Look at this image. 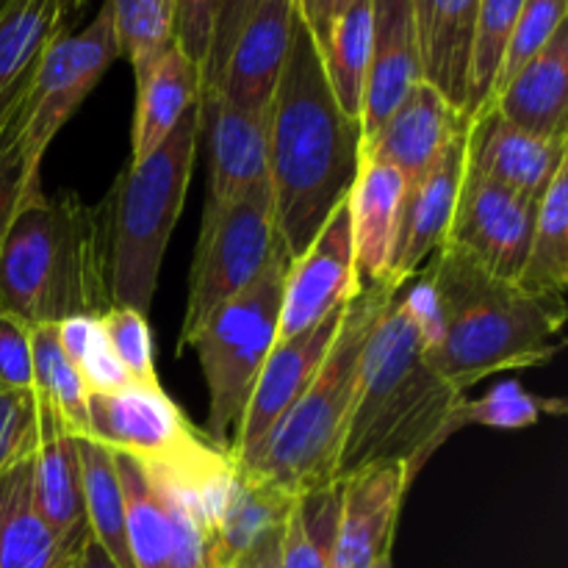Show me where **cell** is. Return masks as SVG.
Returning a JSON list of instances; mask_svg holds the SVG:
<instances>
[{
	"label": "cell",
	"mask_w": 568,
	"mask_h": 568,
	"mask_svg": "<svg viewBox=\"0 0 568 568\" xmlns=\"http://www.w3.org/2000/svg\"><path fill=\"white\" fill-rule=\"evenodd\" d=\"M568 164V136H536L510 125L497 109H483L466 131V170L541 203Z\"/></svg>",
	"instance_id": "5bb4252c"
},
{
	"label": "cell",
	"mask_w": 568,
	"mask_h": 568,
	"mask_svg": "<svg viewBox=\"0 0 568 568\" xmlns=\"http://www.w3.org/2000/svg\"><path fill=\"white\" fill-rule=\"evenodd\" d=\"M294 17V0H264L239 33L216 83L205 92L222 94L247 114H270L292 48Z\"/></svg>",
	"instance_id": "ac0fdd59"
},
{
	"label": "cell",
	"mask_w": 568,
	"mask_h": 568,
	"mask_svg": "<svg viewBox=\"0 0 568 568\" xmlns=\"http://www.w3.org/2000/svg\"><path fill=\"white\" fill-rule=\"evenodd\" d=\"M39 447V403L33 388L0 386V477L33 458Z\"/></svg>",
	"instance_id": "ab89813d"
},
{
	"label": "cell",
	"mask_w": 568,
	"mask_h": 568,
	"mask_svg": "<svg viewBox=\"0 0 568 568\" xmlns=\"http://www.w3.org/2000/svg\"><path fill=\"white\" fill-rule=\"evenodd\" d=\"M89 438L144 466L178 464L209 447L164 388L128 383L120 392L89 394Z\"/></svg>",
	"instance_id": "30bf717a"
},
{
	"label": "cell",
	"mask_w": 568,
	"mask_h": 568,
	"mask_svg": "<svg viewBox=\"0 0 568 568\" xmlns=\"http://www.w3.org/2000/svg\"><path fill=\"white\" fill-rule=\"evenodd\" d=\"M203 78L175 42L159 55L153 67L136 81V111H133L131 161H142L164 142L172 128L200 100Z\"/></svg>",
	"instance_id": "484cf974"
},
{
	"label": "cell",
	"mask_w": 568,
	"mask_h": 568,
	"mask_svg": "<svg viewBox=\"0 0 568 568\" xmlns=\"http://www.w3.org/2000/svg\"><path fill=\"white\" fill-rule=\"evenodd\" d=\"M294 499L297 497H288L253 471L239 469L236 460H233L231 486H227L225 505H222L220 521H216L220 568H231L266 532L286 525Z\"/></svg>",
	"instance_id": "83f0119b"
},
{
	"label": "cell",
	"mask_w": 568,
	"mask_h": 568,
	"mask_svg": "<svg viewBox=\"0 0 568 568\" xmlns=\"http://www.w3.org/2000/svg\"><path fill=\"white\" fill-rule=\"evenodd\" d=\"M333 568H375L392 555L399 510L410 488L405 464H372L342 477Z\"/></svg>",
	"instance_id": "4fadbf2b"
},
{
	"label": "cell",
	"mask_w": 568,
	"mask_h": 568,
	"mask_svg": "<svg viewBox=\"0 0 568 568\" xmlns=\"http://www.w3.org/2000/svg\"><path fill=\"white\" fill-rule=\"evenodd\" d=\"M22 120H26V111L11 122V128L0 139V247L20 205L42 194V186L28 175L26 159H22Z\"/></svg>",
	"instance_id": "60d3db41"
},
{
	"label": "cell",
	"mask_w": 568,
	"mask_h": 568,
	"mask_svg": "<svg viewBox=\"0 0 568 568\" xmlns=\"http://www.w3.org/2000/svg\"><path fill=\"white\" fill-rule=\"evenodd\" d=\"M39 403V399H37ZM75 433L61 414L39 403V447L33 453V505L70 552L81 555L92 538L83 505Z\"/></svg>",
	"instance_id": "44dd1931"
},
{
	"label": "cell",
	"mask_w": 568,
	"mask_h": 568,
	"mask_svg": "<svg viewBox=\"0 0 568 568\" xmlns=\"http://www.w3.org/2000/svg\"><path fill=\"white\" fill-rule=\"evenodd\" d=\"M519 283L536 297L566 303L568 288V164L555 175L538 203L530 250L521 266Z\"/></svg>",
	"instance_id": "f546056e"
},
{
	"label": "cell",
	"mask_w": 568,
	"mask_h": 568,
	"mask_svg": "<svg viewBox=\"0 0 568 568\" xmlns=\"http://www.w3.org/2000/svg\"><path fill=\"white\" fill-rule=\"evenodd\" d=\"M9 3H11V0H0V11H3Z\"/></svg>",
	"instance_id": "816d5d0a"
},
{
	"label": "cell",
	"mask_w": 568,
	"mask_h": 568,
	"mask_svg": "<svg viewBox=\"0 0 568 568\" xmlns=\"http://www.w3.org/2000/svg\"><path fill=\"white\" fill-rule=\"evenodd\" d=\"M436 305L427 358L458 392L499 372L544 366L564 349L568 308L483 270L471 255L442 244L425 266Z\"/></svg>",
	"instance_id": "3957f363"
},
{
	"label": "cell",
	"mask_w": 568,
	"mask_h": 568,
	"mask_svg": "<svg viewBox=\"0 0 568 568\" xmlns=\"http://www.w3.org/2000/svg\"><path fill=\"white\" fill-rule=\"evenodd\" d=\"M353 3L355 0H294V9H297L300 20L305 22V28H308L311 37H314L316 48H320V44L325 42L333 22H336Z\"/></svg>",
	"instance_id": "bcb514c9"
},
{
	"label": "cell",
	"mask_w": 568,
	"mask_h": 568,
	"mask_svg": "<svg viewBox=\"0 0 568 568\" xmlns=\"http://www.w3.org/2000/svg\"><path fill=\"white\" fill-rule=\"evenodd\" d=\"M408 281L377 316L361 353L336 483L372 464H405L414 483L436 455L438 430L464 399L427 358V331Z\"/></svg>",
	"instance_id": "7a4b0ae2"
},
{
	"label": "cell",
	"mask_w": 568,
	"mask_h": 568,
	"mask_svg": "<svg viewBox=\"0 0 568 568\" xmlns=\"http://www.w3.org/2000/svg\"><path fill=\"white\" fill-rule=\"evenodd\" d=\"M469 116L422 81L375 133L361 139V155L394 166L405 178V186H410L442 159L455 139L464 136Z\"/></svg>",
	"instance_id": "e0dca14e"
},
{
	"label": "cell",
	"mask_w": 568,
	"mask_h": 568,
	"mask_svg": "<svg viewBox=\"0 0 568 568\" xmlns=\"http://www.w3.org/2000/svg\"><path fill=\"white\" fill-rule=\"evenodd\" d=\"M75 369L78 375H81L83 386H87L89 394L120 392V388H125L128 383H131L128 381L125 369H122V364L116 361L114 349H111L109 342H105L100 325L94 327L92 338H89L87 349H83V355L78 358Z\"/></svg>",
	"instance_id": "f6af8a7d"
},
{
	"label": "cell",
	"mask_w": 568,
	"mask_h": 568,
	"mask_svg": "<svg viewBox=\"0 0 568 568\" xmlns=\"http://www.w3.org/2000/svg\"><path fill=\"white\" fill-rule=\"evenodd\" d=\"M536 216L538 203L464 170L444 244L464 250L491 275L516 283L530 250Z\"/></svg>",
	"instance_id": "8fae6325"
},
{
	"label": "cell",
	"mask_w": 568,
	"mask_h": 568,
	"mask_svg": "<svg viewBox=\"0 0 568 568\" xmlns=\"http://www.w3.org/2000/svg\"><path fill=\"white\" fill-rule=\"evenodd\" d=\"M544 410H555L564 414L566 405L560 399H541L536 394L525 392L516 381L499 383L494 386L486 397L480 399H460L447 416L436 436V449L455 436L464 427H499V430H521V427H532L541 419Z\"/></svg>",
	"instance_id": "d590c367"
},
{
	"label": "cell",
	"mask_w": 568,
	"mask_h": 568,
	"mask_svg": "<svg viewBox=\"0 0 568 568\" xmlns=\"http://www.w3.org/2000/svg\"><path fill=\"white\" fill-rule=\"evenodd\" d=\"M521 6H525V0H480V6H477L464 111L469 120L491 103Z\"/></svg>",
	"instance_id": "836d02e7"
},
{
	"label": "cell",
	"mask_w": 568,
	"mask_h": 568,
	"mask_svg": "<svg viewBox=\"0 0 568 568\" xmlns=\"http://www.w3.org/2000/svg\"><path fill=\"white\" fill-rule=\"evenodd\" d=\"M59 3H61V14H64V22H70V17L78 14L89 0H59Z\"/></svg>",
	"instance_id": "681fc988"
},
{
	"label": "cell",
	"mask_w": 568,
	"mask_h": 568,
	"mask_svg": "<svg viewBox=\"0 0 568 568\" xmlns=\"http://www.w3.org/2000/svg\"><path fill=\"white\" fill-rule=\"evenodd\" d=\"M566 9L568 0H525V6H521L519 11V20H516L514 37H510L508 53H505L503 70H499L494 94H497L499 89L527 64V61L536 59V55L547 48L549 39L566 26Z\"/></svg>",
	"instance_id": "f35d334b"
},
{
	"label": "cell",
	"mask_w": 568,
	"mask_h": 568,
	"mask_svg": "<svg viewBox=\"0 0 568 568\" xmlns=\"http://www.w3.org/2000/svg\"><path fill=\"white\" fill-rule=\"evenodd\" d=\"M78 555L61 544L33 505V460L0 477V568H72Z\"/></svg>",
	"instance_id": "4316f807"
},
{
	"label": "cell",
	"mask_w": 568,
	"mask_h": 568,
	"mask_svg": "<svg viewBox=\"0 0 568 568\" xmlns=\"http://www.w3.org/2000/svg\"><path fill=\"white\" fill-rule=\"evenodd\" d=\"M98 325L109 347L114 349L122 369H125L128 381L136 383V386H159L153 333H150L148 316L136 308H128V305H111L109 311L98 316Z\"/></svg>",
	"instance_id": "74e56055"
},
{
	"label": "cell",
	"mask_w": 568,
	"mask_h": 568,
	"mask_svg": "<svg viewBox=\"0 0 568 568\" xmlns=\"http://www.w3.org/2000/svg\"><path fill=\"white\" fill-rule=\"evenodd\" d=\"M72 568H120V566L114 564V558H111V555L105 552L94 538H89V541L83 544L81 555H78L75 566Z\"/></svg>",
	"instance_id": "c3c4849f"
},
{
	"label": "cell",
	"mask_w": 568,
	"mask_h": 568,
	"mask_svg": "<svg viewBox=\"0 0 568 568\" xmlns=\"http://www.w3.org/2000/svg\"><path fill=\"white\" fill-rule=\"evenodd\" d=\"M266 120L277 236L288 258H297L347 200L361 159V122L333 98L320 50L300 14Z\"/></svg>",
	"instance_id": "6da1fadb"
},
{
	"label": "cell",
	"mask_w": 568,
	"mask_h": 568,
	"mask_svg": "<svg viewBox=\"0 0 568 568\" xmlns=\"http://www.w3.org/2000/svg\"><path fill=\"white\" fill-rule=\"evenodd\" d=\"M288 264L283 250L247 292L211 311L178 347L197 353L209 386V442L227 455L250 392L277 344Z\"/></svg>",
	"instance_id": "52a82bcc"
},
{
	"label": "cell",
	"mask_w": 568,
	"mask_h": 568,
	"mask_svg": "<svg viewBox=\"0 0 568 568\" xmlns=\"http://www.w3.org/2000/svg\"><path fill=\"white\" fill-rule=\"evenodd\" d=\"M361 292L355 277L347 200L325 222L303 255L292 258L283 286L277 342L300 336L347 305Z\"/></svg>",
	"instance_id": "7c38bea8"
},
{
	"label": "cell",
	"mask_w": 568,
	"mask_h": 568,
	"mask_svg": "<svg viewBox=\"0 0 568 568\" xmlns=\"http://www.w3.org/2000/svg\"><path fill=\"white\" fill-rule=\"evenodd\" d=\"M344 314H347V305L333 311L327 320H322L311 331L286 338V342H277L272 347L270 358H266L264 369H261L258 381L250 392L242 422H239L231 447L233 460H242L244 455L253 453L264 442L266 433L281 422V416L292 408L294 399L308 388V383L320 372L322 361L331 353L333 342H336Z\"/></svg>",
	"instance_id": "9a60e30c"
},
{
	"label": "cell",
	"mask_w": 568,
	"mask_h": 568,
	"mask_svg": "<svg viewBox=\"0 0 568 568\" xmlns=\"http://www.w3.org/2000/svg\"><path fill=\"white\" fill-rule=\"evenodd\" d=\"M342 483L303 494L292 503L283 525L281 566L277 568H333Z\"/></svg>",
	"instance_id": "d6a6232c"
},
{
	"label": "cell",
	"mask_w": 568,
	"mask_h": 568,
	"mask_svg": "<svg viewBox=\"0 0 568 568\" xmlns=\"http://www.w3.org/2000/svg\"><path fill=\"white\" fill-rule=\"evenodd\" d=\"M375 568H394V564H392V555H388V558H383L381 564H377Z\"/></svg>",
	"instance_id": "f907efd6"
},
{
	"label": "cell",
	"mask_w": 568,
	"mask_h": 568,
	"mask_svg": "<svg viewBox=\"0 0 568 568\" xmlns=\"http://www.w3.org/2000/svg\"><path fill=\"white\" fill-rule=\"evenodd\" d=\"M422 81L425 72L414 0H372V59L361 109V139L375 133Z\"/></svg>",
	"instance_id": "d6986e66"
},
{
	"label": "cell",
	"mask_w": 568,
	"mask_h": 568,
	"mask_svg": "<svg viewBox=\"0 0 568 568\" xmlns=\"http://www.w3.org/2000/svg\"><path fill=\"white\" fill-rule=\"evenodd\" d=\"M31 364L39 403L59 410L78 438H89V392L64 349L59 347L55 327H33Z\"/></svg>",
	"instance_id": "e575fe53"
},
{
	"label": "cell",
	"mask_w": 568,
	"mask_h": 568,
	"mask_svg": "<svg viewBox=\"0 0 568 568\" xmlns=\"http://www.w3.org/2000/svg\"><path fill=\"white\" fill-rule=\"evenodd\" d=\"M510 125L536 136H568V28L527 61L497 94L491 105Z\"/></svg>",
	"instance_id": "603a6c76"
},
{
	"label": "cell",
	"mask_w": 568,
	"mask_h": 568,
	"mask_svg": "<svg viewBox=\"0 0 568 568\" xmlns=\"http://www.w3.org/2000/svg\"><path fill=\"white\" fill-rule=\"evenodd\" d=\"M122 497L125 532L133 568H178V544L170 514L153 480L139 460L114 453Z\"/></svg>",
	"instance_id": "f1b7e54d"
},
{
	"label": "cell",
	"mask_w": 568,
	"mask_h": 568,
	"mask_svg": "<svg viewBox=\"0 0 568 568\" xmlns=\"http://www.w3.org/2000/svg\"><path fill=\"white\" fill-rule=\"evenodd\" d=\"M200 109H189L170 136L142 161H131L105 197L109 209L111 303L148 314L159 272L192 181Z\"/></svg>",
	"instance_id": "8992f818"
},
{
	"label": "cell",
	"mask_w": 568,
	"mask_h": 568,
	"mask_svg": "<svg viewBox=\"0 0 568 568\" xmlns=\"http://www.w3.org/2000/svg\"><path fill=\"white\" fill-rule=\"evenodd\" d=\"M197 109L200 131L209 139V194L203 211L209 216L270 178V120L266 114L236 109L216 92L200 94Z\"/></svg>",
	"instance_id": "2e32d148"
},
{
	"label": "cell",
	"mask_w": 568,
	"mask_h": 568,
	"mask_svg": "<svg viewBox=\"0 0 568 568\" xmlns=\"http://www.w3.org/2000/svg\"><path fill=\"white\" fill-rule=\"evenodd\" d=\"M109 209L72 194L20 205L0 247V308L26 327L111 308Z\"/></svg>",
	"instance_id": "277c9868"
},
{
	"label": "cell",
	"mask_w": 568,
	"mask_h": 568,
	"mask_svg": "<svg viewBox=\"0 0 568 568\" xmlns=\"http://www.w3.org/2000/svg\"><path fill=\"white\" fill-rule=\"evenodd\" d=\"M261 3H264V0H216L214 33H211V50L209 61H205L203 87H200V92L214 87L222 67H225L227 55H231L233 44H236L239 33L247 26L250 17L261 9Z\"/></svg>",
	"instance_id": "b9f144b4"
},
{
	"label": "cell",
	"mask_w": 568,
	"mask_h": 568,
	"mask_svg": "<svg viewBox=\"0 0 568 568\" xmlns=\"http://www.w3.org/2000/svg\"><path fill=\"white\" fill-rule=\"evenodd\" d=\"M477 6L480 0H414L425 81L458 111H466Z\"/></svg>",
	"instance_id": "d4e9b609"
},
{
	"label": "cell",
	"mask_w": 568,
	"mask_h": 568,
	"mask_svg": "<svg viewBox=\"0 0 568 568\" xmlns=\"http://www.w3.org/2000/svg\"><path fill=\"white\" fill-rule=\"evenodd\" d=\"M114 17L120 53L139 78L175 42V0H105Z\"/></svg>",
	"instance_id": "8d00e7d4"
},
{
	"label": "cell",
	"mask_w": 568,
	"mask_h": 568,
	"mask_svg": "<svg viewBox=\"0 0 568 568\" xmlns=\"http://www.w3.org/2000/svg\"><path fill=\"white\" fill-rule=\"evenodd\" d=\"M405 178L394 166L361 155L355 183L347 194L353 231L355 277L361 288L394 281L392 255L403 216Z\"/></svg>",
	"instance_id": "7402d4cb"
},
{
	"label": "cell",
	"mask_w": 568,
	"mask_h": 568,
	"mask_svg": "<svg viewBox=\"0 0 568 568\" xmlns=\"http://www.w3.org/2000/svg\"><path fill=\"white\" fill-rule=\"evenodd\" d=\"M75 449L89 532L114 558L116 566L133 568L125 532V497H122L114 453L92 438H75Z\"/></svg>",
	"instance_id": "4dcf8cb0"
},
{
	"label": "cell",
	"mask_w": 568,
	"mask_h": 568,
	"mask_svg": "<svg viewBox=\"0 0 568 568\" xmlns=\"http://www.w3.org/2000/svg\"><path fill=\"white\" fill-rule=\"evenodd\" d=\"M120 55L114 17L105 0L87 28L78 33H67L64 28L50 39L33 72L20 136L26 170L33 181H39V166L55 133L72 120Z\"/></svg>",
	"instance_id": "9c48e42d"
},
{
	"label": "cell",
	"mask_w": 568,
	"mask_h": 568,
	"mask_svg": "<svg viewBox=\"0 0 568 568\" xmlns=\"http://www.w3.org/2000/svg\"><path fill=\"white\" fill-rule=\"evenodd\" d=\"M283 250L270 178L250 186L216 214L203 216L178 347L211 311L247 292Z\"/></svg>",
	"instance_id": "ba28073f"
},
{
	"label": "cell",
	"mask_w": 568,
	"mask_h": 568,
	"mask_svg": "<svg viewBox=\"0 0 568 568\" xmlns=\"http://www.w3.org/2000/svg\"><path fill=\"white\" fill-rule=\"evenodd\" d=\"M281 547H283V527H277V530L266 532L255 547H250L231 568H277L281 566Z\"/></svg>",
	"instance_id": "7dc6e473"
},
{
	"label": "cell",
	"mask_w": 568,
	"mask_h": 568,
	"mask_svg": "<svg viewBox=\"0 0 568 568\" xmlns=\"http://www.w3.org/2000/svg\"><path fill=\"white\" fill-rule=\"evenodd\" d=\"M216 0H175V44L192 59L203 78L214 33Z\"/></svg>",
	"instance_id": "7bdbcfd3"
},
{
	"label": "cell",
	"mask_w": 568,
	"mask_h": 568,
	"mask_svg": "<svg viewBox=\"0 0 568 568\" xmlns=\"http://www.w3.org/2000/svg\"><path fill=\"white\" fill-rule=\"evenodd\" d=\"M0 386L33 388L31 327L0 308Z\"/></svg>",
	"instance_id": "ee69618b"
},
{
	"label": "cell",
	"mask_w": 568,
	"mask_h": 568,
	"mask_svg": "<svg viewBox=\"0 0 568 568\" xmlns=\"http://www.w3.org/2000/svg\"><path fill=\"white\" fill-rule=\"evenodd\" d=\"M327 83L342 111L361 122L366 75L372 59V0H355L331 26L320 44Z\"/></svg>",
	"instance_id": "1f68e13d"
},
{
	"label": "cell",
	"mask_w": 568,
	"mask_h": 568,
	"mask_svg": "<svg viewBox=\"0 0 568 568\" xmlns=\"http://www.w3.org/2000/svg\"><path fill=\"white\" fill-rule=\"evenodd\" d=\"M403 283L388 281L361 288L349 300L336 342L314 381L266 433L264 442L236 460L239 469L253 471L288 497H303L336 483V464L347 436L361 353L377 316L388 308Z\"/></svg>",
	"instance_id": "5b68a950"
},
{
	"label": "cell",
	"mask_w": 568,
	"mask_h": 568,
	"mask_svg": "<svg viewBox=\"0 0 568 568\" xmlns=\"http://www.w3.org/2000/svg\"><path fill=\"white\" fill-rule=\"evenodd\" d=\"M469 131V128H466ZM466 170V133L416 183L405 186L403 216L392 255V277L408 281L438 253L453 222L455 200Z\"/></svg>",
	"instance_id": "ffe728a7"
},
{
	"label": "cell",
	"mask_w": 568,
	"mask_h": 568,
	"mask_svg": "<svg viewBox=\"0 0 568 568\" xmlns=\"http://www.w3.org/2000/svg\"><path fill=\"white\" fill-rule=\"evenodd\" d=\"M64 28L59 0H11L0 11V139L26 111L39 55Z\"/></svg>",
	"instance_id": "cb8c5ba5"
}]
</instances>
